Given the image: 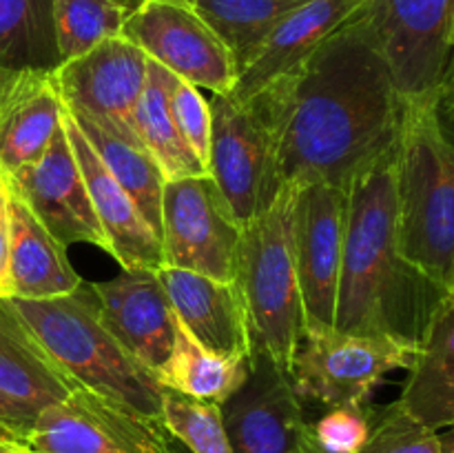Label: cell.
Wrapping results in <instances>:
<instances>
[{
    "instance_id": "6da1fadb",
    "label": "cell",
    "mask_w": 454,
    "mask_h": 453,
    "mask_svg": "<svg viewBox=\"0 0 454 453\" xmlns=\"http://www.w3.org/2000/svg\"><path fill=\"white\" fill-rule=\"evenodd\" d=\"M364 7L251 96L269 124L275 191L309 182L346 187L397 138L403 105Z\"/></svg>"
},
{
    "instance_id": "7a4b0ae2",
    "label": "cell",
    "mask_w": 454,
    "mask_h": 453,
    "mask_svg": "<svg viewBox=\"0 0 454 453\" xmlns=\"http://www.w3.org/2000/svg\"><path fill=\"white\" fill-rule=\"evenodd\" d=\"M397 140V138H395ZM344 256L333 329L419 349L448 291L403 260L395 225V142L346 185Z\"/></svg>"
},
{
    "instance_id": "3957f363",
    "label": "cell",
    "mask_w": 454,
    "mask_h": 453,
    "mask_svg": "<svg viewBox=\"0 0 454 453\" xmlns=\"http://www.w3.org/2000/svg\"><path fill=\"white\" fill-rule=\"evenodd\" d=\"M450 84L403 102L395 140V225L403 260L454 291V151Z\"/></svg>"
},
{
    "instance_id": "277c9868",
    "label": "cell",
    "mask_w": 454,
    "mask_h": 453,
    "mask_svg": "<svg viewBox=\"0 0 454 453\" xmlns=\"http://www.w3.org/2000/svg\"><path fill=\"white\" fill-rule=\"evenodd\" d=\"M44 354L78 386L160 420L162 385L105 327L89 284L44 300L4 298Z\"/></svg>"
},
{
    "instance_id": "5b68a950",
    "label": "cell",
    "mask_w": 454,
    "mask_h": 453,
    "mask_svg": "<svg viewBox=\"0 0 454 453\" xmlns=\"http://www.w3.org/2000/svg\"><path fill=\"white\" fill-rule=\"evenodd\" d=\"M293 204L295 187L284 185L273 203L244 225L235 274L253 351L269 355L288 376L306 329L293 249Z\"/></svg>"
},
{
    "instance_id": "8992f818",
    "label": "cell",
    "mask_w": 454,
    "mask_h": 453,
    "mask_svg": "<svg viewBox=\"0 0 454 453\" xmlns=\"http://www.w3.org/2000/svg\"><path fill=\"white\" fill-rule=\"evenodd\" d=\"M242 229L208 173L164 182L160 242L167 266L235 280Z\"/></svg>"
},
{
    "instance_id": "52a82bcc",
    "label": "cell",
    "mask_w": 454,
    "mask_h": 453,
    "mask_svg": "<svg viewBox=\"0 0 454 453\" xmlns=\"http://www.w3.org/2000/svg\"><path fill=\"white\" fill-rule=\"evenodd\" d=\"M364 12L402 105L450 84L452 0H368Z\"/></svg>"
},
{
    "instance_id": "ba28073f",
    "label": "cell",
    "mask_w": 454,
    "mask_h": 453,
    "mask_svg": "<svg viewBox=\"0 0 454 453\" xmlns=\"http://www.w3.org/2000/svg\"><path fill=\"white\" fill-rule=\"evenodd\" d=\"M415 351L390 338L306 329L291 364V382L300 398L328 409L362 407L386 373L411 367Z\"/></svg>"
},
{
    "instance_id": "9c48e42d",
    "label": "cell",
    "mask_w": 454,
    "mask_h": 453,
    "mask_svg": "<svg viewBox=\"0 0 454 453\" xmlns=\"http://www.w3.org/2000/svg\"><path fill=\"white\" fill-rule=\"evenodd\" d=\"M149 60L198 89L231 93L238 62L191 0H140L122 31Z\"/></svg>"
},
{
    "instance_id": "30bf717a",
    "label": "cell",
    "mask_w": 454,
    "mask_h": 453,
    "mask_svg": "<svg viewBox=\"0 0 454 453\" xmlns=\"http://www.w3.org/2000/svg\"><path fill=\"white\" fill-rule=\"evenodd\" d=\"M25 447L31 453H168L158 417L75 386L65 400L35 416Z\"/></svg>"
},
{
    "instance_id": "8fae6325",
    "label": "cell",
    "mask_w": 454,
    "mask_h": 453,
    "mask_svg": "<svg viewBox=\"0 0 454 453\" xmlns=\"http://www.w3.org/2000/svg\"><path fill=\"white\" fill-rule=\"evenodd\" d=\"M208 107L211 147L207 171L244 226L278 195L269 124L255 98L238 100L231 93H213Z\"/></svg>"
},
{
    "instance_id": "7c38bea8",
    "label": "cell",
    "mask_w": 454,
    "mask_h": 453,
    "mask_svg": "<svg viewBox=\"0 0 454 453\" xmlns=\"http://www.w3.org/2000/svg\"><path fill=\"white\" fill-rule=\"evenodd\" d=\"M346 211V187L331 182H309L295 187L293 249L306 329H328L335 320Z\"/></svg>"
},
{
    "instance_id": "4fadbf2b",
    "label": "cell",
    "mask_w": 454,
    "mask_h": 453,
    "mask_svg": "<svg viewBox=\"0 0 454 453\" xmlns=\"http://www.w3.org/2000/svg\"><path fill=\"white\" fill-rule=\"evenodd\" d=\"M220 411L233 453H291L309 425L291 376L262 351H251L247 380Z\"/></svg>"
},
{
    "instance_id": "5bb4252c",
    "label": "cell",
    "mask_w": 454,
    "mask_h": 453,
    "mask_svg": "<svg viewBox=\"0 0 454 453\" xmlns=\"http://www.w3.org/2000/svg\"><path fill=\"white\" fill-rule=\"evenodd\" d=\"M4 180L62 247L84 242L106 251L105 234L93 213L82 173L62 123L43 155L20 171L4 176Z\"/></svg>"
},
{
    "instance_id": "9a60e30c",
    "label": "cell",
    "mask_w": 454,
    "mask_h": 453,
    "mask_svg": "<svg viewBox=\"0 0 454 453\" xmlns=\"http://www.w3.org/2000/svg\"><path fill=\"white\" fill-rule=\"evenodd\" d=\"M105 327L155 376L176 342L177 318L153 269H122L115 278L89 284Z\"/></svg>"
},
{
    "instance_id": "2e32d148",
    "label": "cell",
    "mask_w": 454,
    "mask_h": 453,
    "mask_svg": "<svg viewBox=\"0 0 454 453\" xmlns=\"http://www.w3.org/2000/svg\"><path fill=\"white\" fill-rule=\"evenodd\" d=\"M149 58L124 36L100 44L53 71L65 107L100 115L133 131V109L145 89ZM136 133V131H133Z\"/></svg>"
},
{
    "instance_id": "e0dca14e",
    "label": "cell",
    "mask_w": 454,
    "mask_h": 453,
    "mask_svg": "<svg viewBox=\"0 0 454 453\" xmlns=\"http://www.w3.org/2000/svg\"><path fill=\"white\" fill-rule=\"evenodd\" d=\"M62 127L74 149L75 163L82 173L93 213L106 240V253L122 265V269H160L164 266L162 242L149 226L131 195L109 173L100 155L71 120L62 105Z\"/></svg>"
},
{
    "instance_id": "ac0fdd59",
    "label": "cell",
    "mask_w": 454,
    "mask_h": 453,
    "mask_svg": "<svg viewBox=\"0 0 454 453\" xmlns=\"http://www.w3.org/2000/svg\"><path fill=\"white\" fill-rule=\"evenodd\" d=\"M155 274L177 322L200 345L220 355H251L247 306L235 280H215L167 265Z\"/></svg>"
},
{
    "instance_id": "d6986e66",
    "label": "cell",
    "mask_w": 454,
    "mask_h": 453,
    "mask_svg": "<svg viewBox=\"0 0 454 453\" xmlns=\"http://www.w3.org/2000/svg\"><path fill=\"white\" fill-rule=\"evenodd\" d=\"M80 284L82 280L67 258V247L49 234L25 200L9 189L7 271L3 298L44 300L74 293Z\"/></svg>"
},
{
    "instance_id": "ffe728a7",
    "label": "cell",
    "mask_w": 454,
    "mask_h": 453,
    "mask_svg": "<svg viewBox=\"0 0 454 453\" xmlns=\"http://www.w3.org/2000/svg\"><path fill=\"white\" fill-rule=\"evenodd\" d=\"M368 0H304L269 36L253 60L239 71L231 96H255L279 76L295 69L315 47L350 20Z\"/></svg>"
},
{
    "instance_id": "44dd1931",
    "label": "cell",
    "mask_w": 454,
    "mask_h": 453,
    "mask_svg": "<svg viewBox=\"0 0 454 453\" xmlns=\"http://www.w3.org/2000/svg\"><path fill=\"white\" fill-rule=\"evenodd\" d=\"M408 371L406 386L397 400L399 407L428 429H450L454 422V296H448L437 309Z\"/></svg>"
},
{
    "instance_id": "7402d4cb",
    "label": "cell",
    "mask_w": 454,
    "mask_h": 453,
    "mask_svg": "<svg viewBox=\"0 0 454 453\" xmlns=\"http://www.w3.org/2000/svg\"><path fill=\"white\" fill-rule=\"evenodd\" d=\"M62 123V100L53 71H27L0 107V171H20L35 163Z\"/></svg>"
},
{
    "instance_id": "603a6c76",
    "label": "cell",
    "mask_w": 454,
    "mask_h": 453,
    "mask_svg": "<svg viewBox=\"0 0 454 453\" xmlns=\"http://www.w3.org/2000/svg\"><path fill=\"white\" fill-rule=\"evenodd\" d=\"M75 386L0 298V393L38 416L65 400Z\"/></svg>"
},
{
    "instance_id": "cb8c5ba5",
    "label": "cell",
    "mask_w": 454,
    "mask_h": 453,
    "mask_svg": "<svg viewBox=\"0 0 454 453\" xmlns=\"http://www.w3.org/2000/svg\"><path fill=\"white\" fill-rule=\"evenodd\" d=\"M65 109L78 124L93 151L100 155L111 176L131 195L136 207L160 238V204H162V189L167 178L162 176L153 155L129 129L118 127L106 118L87 114V111L69 109V107Z\"/></svg>"
},
{
    "instance_id": "d4e9b609",
    "label": "cell",
    "mask_w": 454,
    "mask_h": 453,
    "mask_svg": "<svg viewBox=\"0 0 454 453\" xmlns=\"http://www.w3.org/2000/svg\"><path fill=\"white\" fill-rule=\"evenodd\" d=\"M251 369V355H220L200 345L180 322L176 342L158 380L167 389L191 398L222 404L242 386Z\"/></svg>"
},
{
    "instance_id": "484cf974",
    "label": "cell",
    "mask_w": 454,
    "mask_h": 453,
    "mask_svg": "<svg viewBox=\"0 0 454 453\" xmlns=\"http://www.w3.org/2000/svg\"><path fill=\"white\" fill-rule=\"evenodd\" d=\"M167 87L168 71L158 62H146L145 89L133 109V131H136L137 140L145 145V149L153 155L167 180L204 176L207 169L186 147L173 123Z\"/></svg>"
},
{
    "instance_id": "4316f807",
    "label": "cell",
    "mask_w": 454,
    "mask_h": 453,
    "mask_svg": "<svg viewBox=\"0 0 454 453\" xmlns=\"http://www.w3.org/2000/svg\"><path fill=\"white\" fill-rule=\"evenodd\" d=\"M242 71L279 22L304 0H191Z\"/></svg>"
},
{
    "instance_id": "83f0119b",
    "label": "cell",
    "mask_w": 454,
    "mask_h": 453,
    "mask_svg": "<svg viewBox=\"0 0 454 453\" xmlns=\"http://www.w3.org/2000/svg\"><path fill=\"white\" fill-rule=\"evenodd\" d=\"M0 67L12 71H56L51 0H0Z\"/></svg>"
},
{
    "instance_id": "f1b7e54d",
    "label": "cell",
    "mask_w": 454,
    "mask_h": 453,
    "mask_svg": "<svg viewBox=\"0 0 454 453\" xmlns=\"http://www.w3.org/2000/svg\"><path fill=\"white\" fill-rule=\"evenodd\" d=\"M129 9L118 0H51L58 60L69 62L120 36Z\"/></svg>"
},
{
    "instance_id": "f546056e",
    "label": "cell",
    "mask_w": 454,
    "mask_h": 453,
    "mask_svg": "<svg viewBox=\"0 0 454 453\" xmlns=\"http://www.w3.org/2000/svg\"><path fill=\"white\" fill-rule=\"evenodd\" d=\"M160 422L191 453H233L220 404L191 398L162 386Z\"/></svg>"
},
{
    "instance_id": "4dcf8cb0",
    "label": "cell",
    "mask_w": 454,
    "mask_h": 453,
    "mask_svg": "<svg viewBox=\"0 0 454 453\" xmlns=\"http://www.w3.org/2000/svg\"><path fill=\"white\" fill-rule=\"evenodd\" d=\"M357 453H450L439 431L412 420L397 402L372 420L371 433Z\"/></svg>"
},
{
    "instance_id": "1f68e13d",
    "label": "cell",
    "mask_w": 454,
    "mask_h": 453,
    "mask_svg": "<svg viewBox=\"0 0 454 453\" xmlns=\"http://www.w3.org/2000/svg\"><path fill=\"white\" fill-rule=\"evenodd\" d=\"M168 105L173 123L180 131L195 158L208 167V147H211V107L195 84L168 74ZM208 173V171H207Z\"/></svg>"
},
{
    "instance_id": "d6a6232c",
    "label": "cell",
    "mask_w": 454,
    "mask_h": 453,
    "mask_svg": "<svg viewBox=\"0 0 454 453\" xmlns=\"http://www.w3.org/2000/svg\"><path fill=\"white\" fill-rule=\"evenodd\" d=\"M372 413L366 407H333L310 425L315 442L324 453H357L368 440Z\"/></svg>"
},
{
    "instance_id": "836d02e7",
    "label": "cell",
    "mask_w": 454,
    "mask_h": 453,
    "mask_svg": "<svg viewBox=\"0 0 454 453\" xmlns=\"http://www.w3.org/2000/svg\"><path fill=\"white\" fill-rule=\"evenodd\" d=\"M34 420V413H29L27 409H22L20 404H16L13 400H9L7 395L0 393V426H3L16 442L25 444V438L27 433H29Z\"/></svg>"
},
{
    "instance_id": "e575fe53",
    "label": "cell",
    "mask_w": 454,
    "mask_h": 453,
    "mask_svg": "<svg viewBox=\"0 0 454 453\" xmlns=\"http://www.w3.org/2000/svg\"><path fill=\"white\" fill-rule=\"evenodd\" d=\"M7 238H9V187L0 171V298L4 291V271H7Z\"/></svg>"
},
{
    "instance_id": "d590c367",
    "label": "cell",
    "mask_w": 454,
    "mask_h": 453,
    "mask_svg": "<svg viewBox=\"0 0 454 453\" xmlns=\"http://www.w3.org/2000/svg\"><path fill=\"white\" fill-rule=\"evenodd\" d=\"M27 71H12V69H4V67H0V107L7 102V98L12 96L13 89L20 84L22 76H25Z\"/></svg>"
},
{
    "instance_id": "8d00e7d4",
    "label": "cell",
    "mask_w": 454,
    "mask_h": 453,
    "mask_svg": "<svg viewBox=\"0 0 454 453\" xmlns=\"http://www.w3.org/2000/svg\"><path fill=\"white\" fill-rule=\"evenodd\" d=\"M291 453H324L322 449H319V444L315 442L313 433H310V425H306L304 429H301L300 438H297L295 447H293Z\"/></svg>"
},
{
    "instance_id": "74e56055",
    "label": "cell",
    "mask_w": 454,
    "mask_h": 453,
    "mask_svg": "<svg viewBox=\"0 0 454 453\" xmlns=\"http://www.w3.org/2000/svg\"><path fill=\"white\" fill-rule=\"evenodd\" d=\"M0 453H31L25 444L13 442V440H0Z\"/></svg>"
},
{
    "instance_id": "f35d334b",
    "label": "cell",
    "mask_w": 454,
    "mask_h": 453,
    "mask_svg": "<svg viewBox=\"0 0 454 453\" xmlns=\"http://www.w3.org/2000/svg\"><path fill=\"white\" fill-rule=\"evenodd\" d=\"M120 4H122V7H127L129 12H131V9H136L137 4H140V0H118Z\"/></svg>"
},
{
    "instance_id": "ab89813d",
    "label": "cell",
    "mask_w": 454,
    "mask_h": 453,
    "mask_svg": "<svg viewBox=\"0 0 454 453\" xmlns=\"http://www.w3.org/2000/svg\"><path fill=\"white\" fill-rule=\"evenodd\" d=\"M0 440H13V438H12V435H9V433H7V431H4V429H3V426H0ZM13 442H16V440H13Z\"/></svg>"
}]
</instances>
